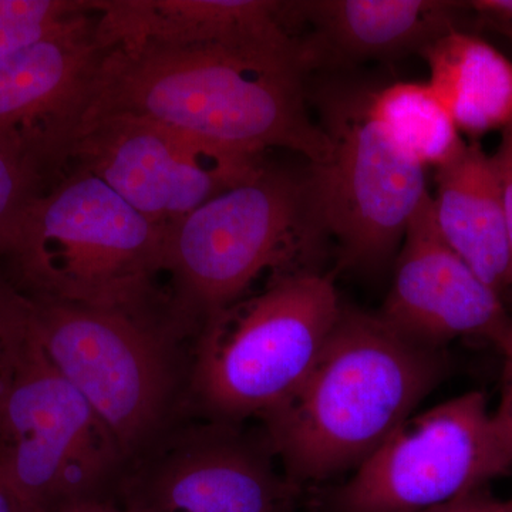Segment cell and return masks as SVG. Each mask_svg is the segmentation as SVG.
<instances>
[{
	"instance_id": "obj_25",
	"label": "cell",
	"mask_w": 512,
	"mask_h": 512,
	"mask_svg": "<svg viewBox=\"0 0 512 512\" xmlns=\"http://www.w3.org/2000/svg\"><path fill=\"white\" fill-rule=\"evenodd\" d=\"M423 512H507L505 501H498L490 495L474 493L457 498L451 503L439 505Z\"/></svg>"
},
{
	"instance_id": "obj_22",
	"label": "cell",
	"mask_w": 512,
	"mask_h": 512,
	"mask_svg": "<svg viewBox=\"0 0 512 512\" xmlns=\"http://www.w3.org/2000/svg\"><path fill=\"white\" fill-rule=\"evenodd\" d=\"M497 346L504 356L503 394L497 410L491 414V429L498 457L507 471L512 467V320Z\"/></svg>"
},
{
	"instance_id": "obj_15",
	"label": "cell",
	"mask_w": 512,
	"mask_h": 512,
	"mask_svg": "<svg viewBox=\"0 0 512 512\" xmlns=\"http://www.w3.org/2000/svg\"><path fill=\"white\" fill-rule=\"evenodd\" d=\"M293 494L264 450L222 433L175 454L136 501L148 512H289Z\"/></svg>"
},
{
	"instance_id": "obj_4",
	"label": "cell",
	"mask_w": 512,
	"mask_h": 512,
	"mask_svg": "<svg viewBox=\"0 0 512 512\" xmlns=\"http://www.w3.org/2000/svg\"><path fill=\"white\" fill-rule=\"evenodd\" d=\"M328 237L309 168L264 163L168 227L164 272L173 278L177 308L207 322L262 272L319 271Z\"/></svg>"
},
{
	"instance_id": "obj_18",
	"label": "cell",
	"mask_w": 512,
	"mask_h": 512,
	"mask_svg": "<svg viewBox=\"0 0 512 512\" xmlns=\"http://www.w3.org/2000/svg\"><path fill=\"white\" fill-rule=\"evenodd\" d=\"M369 109L394 146L426 170H439L467 144L429 83L397 82L369 90Z\"/></svg>"
},
{
	"instance_id": "obj_1",
	"label": "cell",
	"mask_w": 512,
	"mask_h": 512,
	"mask_svg": "<svg viewBox=\"0 0 512 512\" xmlns=\"http://www.w3.org/2000/svg\"><path fill=\"white\" fill-rule=\"evenodd\" d=\"M308 74L299 60L222 47H111L83 121L127 114L225 153L262 158L286 148L315 165L329 141L308 111Z\"/></svg>"
},
{
	"instance_id": "obj_14",
	"label": "cell",
	"mask_w": 512,
	"mask_h": 512,
	"mask_svg": "<svg viewBox=\"0 0 512 512\" xmlns=\"http://www.w3.org/2000/svg\"><path fill=\"white\" fill-rule=\"evenodd\" d=\"M466 2L447 0H308L285 2L292 30L309 26L301 39L311 70L322 64L393 62L461 29Z\"/></svg>"
},
{
	"instance_id": "obj_9",
	"label": "cell",
	"mask_w": 512,
	"mask_h": 512,
	"mask_svg": "<svg viewBox=\"0 0 512 512\" xmlns=\"http://www.w3.org/2000/svg\"><path fill=\"white\" fill-rule=\"evenodd\" d=\"M30 299L47 359L92 406L121 451L136 446L156 424L168 389L160 340L147 320Z\"/></svg>"
},
{
	"instance_id": "obj_19",
	"label": "cell",
	"mask_w": 512,
	"mask_h": 512,
	"mask_svg": "<svg viewBox=\"0 0 512 512\" xmlns=\"http://www.w3.org/2000/svg\"><path fill=\"white\" fill-rule=\"evenodd\" d=\"M92 9V0H0V57L32 45Z\"/></svg>"
},
{
	"instance_id": "obj_29",
	"label": "cell",
	"mask_w": 512,
	"mask_h": 512,
	"mask_svg": "<svg viewBox=\"0 0 512 512\" xmlns=\"http://www.w3.org/2000/svg\"><path fill=\"white\" fill-rule=\"evenodd\" d=\"M503 36H504V37H505V39H507V40H508V42H510V43H511V45H512V33H504V35H503Z\"/></svg>"
},
{
	"instance_id": "obj_26",
	"label": "cell",
	"mask_w": 512,
	"mask_h": 512,
	"mask_svg": "<svg viewBox=\"0 0 512 512\" xmlns=\"http://www.w3.org/2000/svg\"><path fill=\"white\" fill-rule=\"evenodd\" d=\"M56 512H148V510L136 500L120 507V505L101 500L100 497H94L76 501V503L66 505Z\"/></svg>"
},
{
	"instance_id": "obj_28",
	"label": "cell",
	"mask_w": 512,
	"mask_h": 512,
	"mask_svg": "<svg viewBox=\"0 0 512 512\" xmlns=\"http://www.w3.org/2000/svg\"><path fill=\"white\" fill-rule=\"evenodd\" d=\"M505 507H507V512H512V498L511 500L505 501Z\"/></svg>"
},
{
	"instance_id": "obj_21",
	"label": "cell",
	"mask_w": 512,
	"mask_h": 512,
	"mask_svg": "<svg viewBox=\"0 0 512 512\" xmlns=\"http://www.w3.org/2000/svg\"><path fill=\"white\" fill-rule=\"evenodd\" d=\"M33 332V302L0 266V393Z\"/></svg>"
},
{
	"instance_id": "obj_3",
	"label": "cell",
	"mask_w": 512,
	"mask_h": 512,
	"mask_svg": "<svg viewBox=\"0 0 512 512\" xmlns=\"http://www.w3.org/2000/svg\"><path fill=\"white\" fill-rule=\"evenodd\" d=\"M167 229L93 174L67 168L30 204L0 266L29 298L147 320Z\"/></svg>"
},
{
	"instance_id": "obj_11",
	"label": "cell",
	"mask_w": 512,
	"mask_h": 512,
	"mask_svg": "<svg viewBox=\"0 0 512 512\" xmlns=\"http://www.w3.org/2000/svg\"><path fill=\"white\" fill-rule=\"evenodd\" d=\"M109 50L92 5L45 39L0 57V146L47 185L63 174Z\"/></svg>"
},
{
	"instance_id": "obj_2",
	"label": "cell",
	"mask_w": 512,
	"mask_h": 512,
	"mask_svg": "<svg viewBox=\"0 0 512 512\" xmlns=\"http://www.w3.org/2000/svg\"><path fill=\"white\" fill-rule=\"evenodd\" d=\"M443 350L379 315L343 308L301 386L266 413L269 448L293 485L359 467L443 380Z\"/></svg>"
},
{
	"instance_id": "obj_20",
	"label": "cell",
	"mask_w": 512,
	"mask_h": 512,
	"mask_svg": "<svg viewBox=\"0 0 512 512\" xmlns=\"http://www.w3.org/2000/svg\"><path fill=\"white\" fill-rule=\"evenodd\" d=\"M49 188L15 154L0 146V261L30 204Z\"/></svg>"
},
{
	"instance_id": "obj_12",
	"label": "cell",
	"mask_w": 512,
	"mask_h": 512,
	"mask_svg": "<svg viewBox=\"0 0 512 512\" xmlns=\"http://www.w3.org/2000/svg\"><path fill=\"white\" fill-rule=\"evenodd\" d=\"M377 315L404 338L433 349L461 336L497 345L511 323L500 293L441 237L431 194L406 229L392 288Z\"/></svg>"
},
{
	"instance_id": "obj_24",
	"label": "cell",
	"mask_w": 512,
	"mask_h": 512,
	"mask_svg": "<svg viewBox=\"0 0 512 512\" xmlns=\"http://www.w3.org/2000/svg\"><path fill=\"white\" fill-rule=\"evenodd\" d=\"M503 187L505 221L512 255V126L501 131L500 146L493 154Z\"/></svg>"
},
{
	"instance_id": "obj_5",
	"label": "cell",
	"mask_w": 512,
	"mask_h": 512,
	"mask_svg": "<svg viewBox=\"0 0 512 512\" xmlns=\"http://www.w3.org/2000/svg\"><path fill=\"white\" fill-rule=\"evenodd\" d=\"M342 309L332 275L301 271L212 316L195 363L202 403L227 419L274 410L311 373Z\"/></svg>"
},
{
	"instance_id": "obj_10",
	"label": "cell",
	"mask_w": 512,
	"mask_h": 512,
	"mask_svg": "<svg viewBox=\"0 0 512 512\" xmlns=\"http://www.w3.org/2000/svg\"><path fill=\"white\" fill-rule=\"evenodd\" d=\"M262 164V158L225 153L150 120L106 114L77 128L64 171L93 174L147 220L170 227L249 180Z\"/></svg>"
},
{
	"instance_id": "obj_7",
	"label": "cell",
	"mask_w": 512,
	"mask_h": 512,
	"mask_svg": "<svg viewBox=\"0 0 512 512\" xmlns=\"http://www.w3.org/2000/svg\"><path fill=\"white\" fill-rule=\"evenodd\" d=\"M123 453L47 359L35 329L0 393V470L37 512L99 497Z\"/></svg>"
},
{
	"instance_id": "obj_6",
	"label": "cell",
	"mask_w": 512,
	"mask_h": 512,
	"mask_svg": "<svg viewBox=\"0 0 512 512\" xmlns=\"http://www.w3.org/2000/svg\"><path fill=\"white\" fill-rule=\"evenodd\" d=\"M320 111L328 156L308 168L326 231L346 268H382L430 195L427 170L384 133L370 113L369 90L328 92Z\"/></svg>"
},
{
	"instance_id": "obj_8",
	"label": "cell",
	"mask_w": 512,
	"mask_h": 512,
	"mask_svg": "<svg viewBox=\"0 0 512 512\" xmlns=\"http://www.w3.org/2000/svg\"><path fill=\"white\" fill-rule=\"evenodd\" d=\"M483 392L409 417L335 494V512H423L504 474Z\"/></svg>"
},
{
	"instance_id": "obj_17",
	"label": "cell",
	"mask_w": 512,
	"mask_h": 512,
	"mask_svg": "<svg viewBox=\"0 0 512 512\" xmlns=\"http://www.w3.org/2000/svg\"><path fill=\"white\" fill-rule=\"evenodd\" d=\"M431 89L461 134L478 138L512 126V60L466 30L424 50Z\"/></svg>"
},
{
	"instance_id": "obj_13",
	"label": "cell",
	"mask_w": 512,
	"mask_h": 512,
	"mask_svg": "<svg viewBox=\"0 0 512 512\" xmlns=\"http://www.w3.org/2000/svg\"><path fill=\"white\" fill-rule=\"evenodd\" d=\"M104 46L222 47L247 55L299 60L301 39L276 0H92ZM311 70V69H309Z\"/></svg>"
},
{
	"instance_id": "obj_27",
	"label": "cell",
	"mask_w": 512,
	"mask_h": 512,
	"mask_svg": "<svg viewBox=\"0 0 512 512\" xmlns=\"http://www.w3.org/2000/svg\"><path fill=\"white\" fill-rule=\"evenodd\" d=\"M0 512H37L23 500L22 495L10 484L2 470H0Z\"/></svg>"
},
{
	"instance_id": "obj_23",
	"label": "cell",
	"mask_w": 512,
	"mask_h": 512,
	"mask_svg": "<svg viewBox=\"0 0 512 512\" xmlns=\"http://www.w3.org/2000/svg\"><path fill=\"white\" fill-rule=\"evenodd\" d=\"M466 6L484 28L512 33V0H471Z\"/></svg>"
},
{
	"instance_id": "obj_16",
	"label": "cell",
	"mask_w": 512,
	"mask_h": 512,
	"mask_svg": "<svg viewBox=\"0 0 512 512\" xmlns=\"http://www.w3.org/2000/svg\"><path fill=\"white\" fill-rule=\"evenodd\" d=\"M434 218L440 235L494 291L512 285V255L503 187L493 156L467 143L436 170Z\"/></svg>"
}]
</instances>
